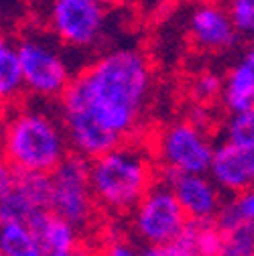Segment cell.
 <instances>
[{
  "mask_svg": "<svg viewBox=\"0 0 254 256\" xmlns=\"http://www.w3.org/2000/svg\"><path fill=\"white\" fill-rule=\"evenodd\" d=\"M152 96V68L134 47L102 53L84 68L59 100L72 152L94 161L128 142Z\"/></svg>",
  "mask_w": 254,
  "mask_h": 256,
  "instance_id": "6da1fadb",
  "label": "cell"
},
{
  "mask_svg": "<svg viewBox=\"0 0 254 256\" xmlns=\"http://www.w3.org/2000/svg\"><path fill=\"white\" fill-rule=\"evenodd\" d=\"M61 116L39 108L8 112L0 128V154L16 173L51 175L70 152Z\"/></svg>",
  "mask_w": 254,
  "mask_h": 256,
  "instance_id": "7a4b0ae2",
  "label": "cell"
},
{
  "mask_svg": "<svg viewBox=\"0 0 254 256\" xmlns=\"http://www.w3.org/2000/svg\"><path fill=\"white\" fill-rule=\"evenodd\" d=\"M152 150L128 140L90 161V181L98 208L114 216H130L156 183Z\"/></svg>",
  "mask_w": 254,
  "mask_h": 256,
  "instance_id": "3957f363",
  "label": "cell"
},
{
  "mask_svg": "<svg viewBox=\"0 0 254 256\" xmlns=\"http://www.w3.org/2000/svg\"><path fill=\"white\" fill-rule=\"evenodd\" d=\"M16 53L24 76L26 92L39 100H61L74 82V74L57 39L43 30L26 33L16 41Z\"/></svg>",
  "mask_w": 254,
  "mask_h": 256,
  "instance_id": "277c9868",
  "label": "cell"
},
{
  "mask_svg": "<svg viewBox=\"0 0 254 256\" xmlns=\"http://www.w3.org/2000/svg\"><path fill=\"white\" fill-rule=\"evenodd\" d=\"M216 144L208 130H202L187 118L169 122L156 132L152 156L161 169L181 175H210Z\"/></svg>",
  "mask_w": 254,
  "mask_h": 256,
  "instance_id": "5b68a950",
  "label": "cell"
},
{
  "mask_svg": "<svg viewBox=\"0 0 254 256\" xmlns=\"http://www.w3.org/2000/svg\"><path fill=\"white\" fill-rule=\"evenodd\" d=\"M189 218L179 206L173 191L156 181L130 214V228L134 236L146 246H167L179 242L187 230Z\"/></svg>",
  "mask_w": 254,
  "mask_h": 256,
  "instance_id": "8992f818",
  "label": "cell"
},
{
  "mask_svg": "<svg viewBox=\"0 0 254 256\" xmlns=\"http://www.w3.org/2000/svg\"><path fill=\"white\" fill-rule=\"evenodd\" d=\"M96 198L90 181V161L72 152L51 173V212L68 220L78 230L96 218Z\"/></svg>",
  "mask_w": 254,
  "mask_h": 256,
  "instance_id": "52a82bcc",
  "label": "cell"
},
{
  "mask_svg": "<svg viewBox=\"0 0 254 256\" xmlns=\"http://www.w3.org/2000/svg\"><path fill=\"white\" fill-rule=\"evenodd\" d=\"M108 16V6L100 0H55L47 10L51 35L72 49L98 45L106 33Z\"/></svg>",
  "mask_w": 254,
  "mask_h": 256,
  "instance_id": "ba28073f",
  "label": "cell"
},
{
  "mask_svg": "<svg viewBox=\"0 0 254 256\" xmlns=\"http://www.w3.org/2000/svg\"><path fill=\"white\" fill-rule=\"evenodd\" d=\"M156 181L165 183L173 191L189 222H214L226 202L222 189L210 175H181L161 169Z\"/></svg>",
  "mask_w": 254,
  "mask_h": 256,
  "instance_id": "9c48e42d",
  "label": "cell"
},
{
  "mask_svg": "<svg viewBox=\"0 0 254 256\" xmlns=\"http://www.w3.org/2000/svg\"><path fill=\"white\" fill-rule=\"evenodd\" d=\"M187 33L194 45L206 53L232 51L240 41L228 6L214 2L198 4L192 10L187 20Z\"/></svg>",
  "mask_w": 254,
  "mask_h": 256,
  "instance_id": "30bf717a",
  "label": "cell"
},
{
  "mask_svg": "<svg viewBox=\"0 0 254 256\" xmlns=\"http://www.w3.org/2000/svg\"><path fill=\"white\" fill-rule=\"evenodd\" d=\"M214 183L228 194L236 196L254 187V146H236L230 142L216 144L210 167Z\"/></svg>",
  "mask_w": 254,
  "mask_h": 256,
  "instance_id": "8fae6325",
  "label": "cell"
},
{
  "mask_svg": "<svg viewBox=\"0 0 254 256\" xmlns=\"http://www.w3.org/2000/svg\"><path fill=\"white\" fill-rule=\"evenodd\" d=\"M222 104L228 116L254 108V47H248L224 76Z\"/></svg>",
  "mask_w": 254,
  "mask_h": 256,
  "instance_id": "7c38bea8",
  "label": "cell"
},
{
  "mask_svg": "<svg viewBox=\"0 0 254 256\" xmlns=\"http://www.w3.org/2000/svg\"><path fill=\"white\" fill-rule=\"evenodd\" d=\"M30 228H33V232L37 234V238L43 244L47 254L74 250L82 244L80 242V230L74 226V224H70L68 220H63L57 214H53L51 210L39 214L33 222H30Z\"/></svg>",
  "mask_w": 254,
  "mask_h": 256,
  "instance_id": "4fadbf2b",
  "label": "cell"
},
{
  "mask_svg": "<svg viewBox=\"0 0 254 256\" xmlns=\"http://www.w3.org/2000/svg\"><path fill=\"white\" fill-rule=\"evenodd\" d=\"M2 256H47L33 228L26 224H0Z\"/></svg>",
  "mask_w": 254,
  "mask_h": 256,
  "instance_id": "5bb4252c",
  "label": "cell"
},
{
  "mask_svg": "<svg viewBox=\"0 0 254 256\" xmlns=\"http://www.w3.org/2000/svg\"><path fill=\"white\" fill-rule=\"evenodd\" d=\"M181 240L189 244L196 256H220L224 234L216 222H189Z\"/></svg>",
  "mask_w": 254,
  "mask_h": 256,
  "instance_id": "9a60e30c",
  "label": "cell"
},
{
  "mask_svg": "<svg viewBox=\"0 0 254 256\" xmlns=\"http://www.w3.org/2000/svg\"><path fill=\"white\" fill-rule=\"evenodd\" d=\"M214 222L222 230V234L240 226V224H254V187L226 200Z\"/></svg>",
  "mask_w": 254,
  "mask_h": 256,
  "instance_id": "2e32d148",
  "label": "cell"
},
{
  "mask_svg": "<svg viewBox=\"0 0 254 256\" xmlns=\"http://www.w3.org/2000/svg\"><path fill=\"white\" fill-rule=\"evenodd\" d=\"M24 92H26V86H24L18 53H16V47L10 45L0 55V98L6 104L18 102Z\"/></svg>",
  "mask_w": 254,
  "mask_h": 256,
  "instance_id": "e0dca14e",
  "label": "cell"
},
{
  "mask_svg": "<svg viewBox=\"0 0 254 256\" xmlns=\"http://www.w3.org/2000/svg\"><path fill=\"white\" fill-rule=\"evenodd\" d=\"M24 198H28L39 210H51V175L45 173H16L14 185Z\"/></svg>",
  "mask_w": 254,
  "mask_h": 256,
  "instance_id": "ac0fdd59",
  "label": "cell"
},
{
  "mask_svg": "<svg viewBox=\"0 0 254 256\" xmlns=\"http://www.w3.org/2000/svg\"><path fill=\"white\" fill-rule=\"evenodd\" d=\"M43 212L45 210H39L14 187L12 194L0 204V224H26V226H30V222Z\"/></svg>",
  "mask_w": 254,
  "mask_h": 256,
  "instance_id": "d6986e66",
  "label": "cell"
},
{
  "mask_svg": "<svg viewBox=\"0 0 254 256\" xmlns=\"http://www.w3.org/2000/svg\"><path fill=\"white\" fill-rule=\"evenodd\" d=\"M222 142L236 146H254V108L230 114L222 126Z\"/></svg>",
  "mask_w": 254,
  "mask_h": 256,
  "instance_id": "ffe728a7",
  "label": "cell"
},
{
  "mask_svg": "<svg viewBox=\"0 0 254 256\" xmlns=\"http://www.w3.org/2000/svg\"><path fill=\"white\" fill-rule=\"evenodd\" d=\"M222 92H224V78L216 72H202L189 84V94L200 106L222 100Z\"/></svg>",
  "mask_w": 254,
  "mask_h": 256,
  "instance_id": "44dd1931",
  "label": "cell"
},
{
  "mask_svg": "<svg viewBox=\"0 0 254 256\" xmlns=\"http://www.w3.org/2000/svg\"><path fill=\"white\" fill-rule=\"evenodd\" d=\"M220 256H254V224H240L224 232Z\"/></svg>",
  "mask_w": 254,
  "mask_h": 256,
  "instance_id": "7402d4cb",
  "label": "cell"
},
{
  "mask_svg": "<svg viewBox=\"0 0 254 256\" xmlns=\"http://www.w3.org/2000/svg\"><path fill=\"white\" fill-rule=\"evenodd\" d=\"M228 12L240 37H254V0H234Z\"/></svg>",
  "mask_w": 254,
  "mask_h": 256,
  "instance_id": "603a6c76",
  "label": "cell"
},
{
  "mask_svg": "<svg viewBox=\"0 0 254 256\" xmlns=\"http://www.w3.org/2000/svg\"><path fill=\"white\" fill-rule=\"evenodd\" d=\"M100 256H144L140 248H136L126 238H110L102 248Z\"/></svg>",
  "mask_w": 254,
  "mask_h": 256,
  "instance_id": "cb8c5ba5",
  "label": "cell"
},
{
  "mask_svg": "<svg viewBox=\"0 0 254 256\" xmlns=\"http://www.w3.org/2000/svg\"><path fill=\"white\" fill-rule=\"evenodd\" d=\"M16 185V171L10 167V163L0 154V204H2Z\"/></svg>",
  "mask_w": 254,
  "mask_h": 256,
  "instance_id": "d4e9b609",
  "label": "cell"
},
{
  "mask_svg": "<svg viewBox=\"0 0 254 256\" xmlns=\"http://www.w3.org/2000/svg\"><path fill=\"white\" fill-rule=\"evenodd\" d=\"M144 256H196V252L189 248L187 242L179 240L167 246H154V248H144L142 250Z\"/></svg>",
  "mask_w": 254,
  "mask_h": 256,
  "instance_id": "484cf974",
  "label": "cell"
},
{
  "mask_svg": "<svg viewBox=\"0 0 254 256\" xmlns=\"http://www.w3.org/2000/svg\"><path fill=\"white\" fill-rule=\"evenodd\" d=\"M187 120L192 122V124H196L198 128H202V130H208V132H210V128H212V112H210L208 106H200V104H196L194 110L189 112Z\"/></svg>",
  "mask_w": 254,
  "mask_h": 256,
  "instance_id": "4316f807",
  "label": "cell"
},
{
  "mask_svg": "<svg viewBox=\"0 0 254 256\" xmlns=\"http://www.w3.org/2000/svg\"><path fill=\"white\" fill-rule=\"evenodd\" d=\"M47 256H94V252L90 250V248H86V246H78V248H74V250H66V252H51V254H47Z\"/></svg>",
  "mask_w": 254,
  "mask_h": 256,
  "instance_id": "83f0119b",
  "label": "cell"
},
{
  "mask_svg": "<svg viewBox=\"0 0 254 256\" xmlns=\"http://www.w3.org/2000/svg\"><path fill=\"white\" fill-rule=\"evenodd\" d=\"M10 45H12V43L8 41V37H6L4 33H0V55H2V53H4V51L10 47Z\"/></svg>",
  "mask_w": 254,
  "mask_h": 256,
  "instance_id": "f1b7e54d",
  "label": "cell"
},
{
  "mask_svg": "<svg viewBox=\"0 0 254 256\" xmlns=\"http://www.w3.org/2000/svg\"><path fill=\"white\" fill-rule=\"evenodd\" d=\"M6 108H8V104H6L2 98H0V122H2L4 116H6Z\"/></svg>",
  "mask_w": 254,
  "mask_h": 256,
  "instance_id": "f546056e",
  "label": "cell"
},
{
  "mask_svg": "<svg viewBox=\"0 0 254 256\" xmlns=\"http://www.w3.org/2000/svg\"><path fill=\"white\" fill-rule=\"evenodd\" d=\"M0 256H2V252H0Z\"/></svg>",
  "mask_w": 254,
  "mask_h": 256,
  "instance_id": "4dcf8cb0",
  "label": "cell"
}]
</instances>
